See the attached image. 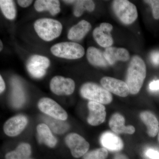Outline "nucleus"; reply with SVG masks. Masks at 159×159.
Masks as SVG:
<instances>
[{
	"label": "nucleus",
	"mask_w": 159,
	"mask_h": 159,
	"mask_svg": "<svg viewBox=\"0 0 159 159\" xmlns=\"http://www.w3.org/2000/svg\"><path fill=\"white\" fill-rule=\"evenodd\" d=\"M146 75V67L143 59L138 55L131 60L126 77V83L131 94H138L142 88Z\"/></svg>",
	"instance_id": "obj_1"
},
{
	"label": "nucleus",
	"mask_w": 159,
	"mask_h": 159,
	"mask_svg": "<svg viewBox=\"0 0 159 159\" xmlns=\"http://www.w3.org/2000/svg\"><path fill=\"white\" fill-rule=\"evenodd\" d=\"M34 29L41 39L46 41H51L60 35L62 26L57 20L42 18L34 22Z\"/></svg>",
	"instance_id": "obj_2"
},
{
	"label": "nucleus",
	"mask_w": 159,
	"mask_h": 159,
	"mask_svg": "<svg viewBox=\"0 0 159 159\" xmlns=\"http://www.w3.org/2000/svg\"><path fill=\"white\" fill-rule=\"evenodd\" d=\"M80 93L85 99L102 104H109L112 101L110 92L94 83L84 84L80 88Z\"/></svg>",
	"instance_id": "obj_3"
},
{
	"label": "nucleus",
	"mask_w": 159,
	"mask_h": 159,
	"mask_svg": "<svg viewBox=\"0 0 159 159\" xmlns=\"http://www.w3.org/2000/svg\"><path fill=\"white\" fill-rule=\"evenodd\" d=\"M51 51L55 56L68 59H78L85 54L84 49L81 45L71 42L56 44L51 47Z\"/></svg>",
	"instance_id": "obj_4"
},
{
	"label": "nucleus",
	"mask_w": 159,
	"mask_h": 159,
	"mask_svg": "<svg viewBox=\"0 0 159 159\" xmlns=\"http://www.w3.org/2000/svg\"><path fill=\"white\" fill-rule=\"evenodd\" d=\"M113 10L118 19L123 24L133 23L138 16L136 7L127 0H116L113 2Z\"/></svg>",
	"instance_id": "obj_5"
},
{
	"label": "nucleus",
	"mask_w": 159,
	"mask_h": 159,
	"mask_svg": "<svg viewBox=\"0 0 159 159\" xmlns=\"http://www.w3.org/2000/svg\"><path fill=\"white\" fill-rule=\"evenodd\" d=\"M40 110L49 116L65 121L68 114L59 104L53 99L49 98H42L38 103Z\"/></svg>",
	"instance_id": "obj_6"
},
{
	"label": "nucleus",
	"mask_w": 159,
	"mask_h": 159,
	"mask_svg": "<svg viewBox=\"0 0 159 159\" xmlns=\"http://www.w3.org/2000/svg\"><path fill=\"white\" fill-rule=\"evenodd\" d=\"M65 142L70 149L72 155L75 158H79L84 156L89 148V142L78 134H69L66 137Z\"/></svg>",
	"instance_id": "obj_7"
},
{
	"label": "nucleus",
	"mask_w": 159,
	"mask_h": 159,
	"mask_svg": "<svg viewBox=\"0 0 159 159\" xmlns=\"http://www.w3.org/2000/svg\"><path fill=\"white\" fill-rule=\"evenodd\" d=\"M50 65L48 57L39 55H34L30 57L27 64V68L31 76L40 78L45 75L46 70Z\"/></svg>",
	"instance_id": "obj_8"
},
{
	"label": "nucleus",
	"mask_w": 159,
	"mask_h": 159,
	"mask_svg": "<svg viewBox=\"0 0 159 159\" xmlns=\"http://www.w3.org/2000/svg\"><path fill=\"white\" fill-rule=\"evenodd\" d=\"M75 88V82L73 79L61 76H55L50 82L51 91L58 96L71 95L74 93Z\"/></svg>",
	"instance_id": "obj_9"
},
{
	"label": "nucleus",
	"mask_w": 159,
	"mask_h": 159,
	"mask_svg": "<svg viewBox=\"0 0 159 159\" xmlns=\"http://www.w3.org/2000/svg\"><path fill=\"white\" fill-rule=\"evenodd\" d=\"M100 82L104 89L119 97H126L129 93L128 86L122 80L113 77H102Z\"/></svg>",
	"instance_id": "obj_10"
},
{
	"label": "nucleus",
	"mask_w": 159,
	"mask_h": 159,
	"mask_svg": "<svg viewBox=\"0 0 159 159\" xmlns=\"http://www.w3.org/2000/svg\"><path fill=\"white\" fill-rule=\"evenodd\" d=\"M113 26L107 23H102L93 31V36L99 46L104 48L111 47L113 43V39L111 34Z\"/></svg>",
	"instance_id": "obj_11"
},
{
	"label": "nucleus",
	"mask_w": 159,
	"mask_h": 159,
	"mask_svg": "<svg viewBox=\"0 0 159 159\" xmlns=\"http://www.w3.org/2000/svg\"><path fill=\"white\" fill-rule=\"evenodd\" d=\"M28 122L27 117L23 115H18L12 117L5 123L4 132L9 136H16L25 129Z\"/></svg>",
	"instance_id": "obj_12"
},
{
	"label": "nucleus",
	"mask_w": 159,
	"mask_h": 159,
	"mask_svg": "<svg viewBox=\"0 0 159 159\" xmlns=\"http://www.w3.org/2000/svg\"><path fill=\"white\" fill-rule=\"evenodd\" d=\"M88 106L89 114L87 121L90 125L96 126L102 124L106 116L105 107L101 103L90 101Z\"/></svg>",
	"instance_id": "obj_13"
},
{
	"label": "nucleus",
	"mask_w": 159,
	"mask_h": 159,
	"mask_svg": "<svg viewBox=\"0 0 159 159\" xmlns=\"http://www.w3.org/2000/svg\"><path fill=\"white\" fill-rule=\"evenodd\" d=\"M125 119L119 113H115L112 116L109 122V125L111 130L117 134H132L135 131V128L133 125H125Z\"/></svg>",
	"instance_id": "obj_14"
},
{
	"label": "nucleus",
	"mask_w": 159,
	"mask_h": 159,
	"mask_svg": "<svg viewBox=\"0 0 159 159\" xmlns=\"http://www.w3.org/2000/svg\"><path fill=\"white\" fill-rule=\"evenodd\" d=\"M100 140L102 146L111 151H119L123 149L124 146L121 138L111 132L103 133L101 135Z\"/></svg>",
	"instance_id": "obj_15"
},
{
	"label": "nucleus",
	"mask_w": 159,
	"mask_h": 159,
	"mask_svg": "<svg viewBox=\"0 0 159 159\" xmlns=\"http://www.w3.org/2000/svg\"><path fill=\"white\" fill-rule=\"evenodd\" d=\"M104 57L109 64L113 65L118 61H126L130 57L128 51L123 48L109 47L103 52Z\"/></svg>",
	"instance_id": "obj_16"
},
{
	"label": "nucleus",
	"mask_w": 159,
	"mask_h": 159,
	"mask_svg": "<svg viewBox=\"0 0 159 159\" xmlns=\"http://www.w3.org/2000/svg\"><path fill=\"white\" fill-rule=\"evenodd\" d=\"M91 28L90 23L85 20H82L70 29L68 38L71 40H80L88 33Z\"/></svg>",
	"instance_id": "obj_17"
},
{
	"label": "nucleus",
	"mask_w": 159,
	"mask_h": 159,
	"mask_svg": "<svg viewBox=\"0 0 159 159\" xmlns=\"http://www.w3.org/2000/svg\"><path fill=\"white\" fill-rule=\"evenodd\" d=\"M140 117L147 127L148 135L151 137L156 136L159 131V122L156 117L151 112L148 111L141 112Z\"/></svg>",
	"instance_id": "obj_18"
},
{
	"label": "nucleus",
	"mask_w": 159,
	"mask_h": 159,
	"mask_svg": "<svg viewBox=\"0 0 159 159\" xmlns=\"http://www.w3.org/2000/svg\"><path fill=\"white\" fill-rule=\"evenodd\" d=\"M38 139L40 143H43L47 146L53 148L56 145L57 140L51 133L48 125L44 123L37 125Z\"/></svg>",
	"instance_id": "obj_19"
},
{
	"label": "nucleus",
	"mask_w": 159,
	"mask_h": 159,
	"mask_svg": "<svg viewBox=\"0 0 159 159\" xmlns=\"http://www.w3.org/2000/svg\"><path fill=\"white\" fill-rule=\"evenodd\" d=\"M34 7L38 11H48L52 15H56L60 11V3L57 0H37Z\"/></svg>",
	"instance_id": "obj_20"
},
{
	"label": "nucleus",
	"mask_w": 159,
	"mask_h": 159,
	"mask_svg": "<svg viewBox=\"0 0 159 159\" xmlns=\"http://www.w3.org/2000/svg\"><path fill=\"white\" fill-rule=\"evenodd\" d=\"M87 57L92 65L100 67H105L108 65L103 53L95 47H89L88 49Z\"/></svg>",
	"instance_id": "obj_21"
},
{
	"label": "nucleus",
	"mask_w": 159,
	"mask_h": 159,
	"mask_svg": "<svg viewBox=\"0 0 159 159\" xmlns=\"http://www.w3.org/2000/svg\"><path fill=\"white\" fill-rule=\"evenodd\" d=\"M43 119L45 123V124L48 125L50 129L53 131L54 133H65L67 131L70 127L68 123L63 120L54 119L49 116H43Z\"/></svg>",
	"instance_id": "obj_22"
},
{
	"label": "nucleus",
	"mask_w": 159,
	"mask_h": 159,
	"mask_svg": "<svg viewBox=\"0 0 159 159\" xmlns=\"http://www.w3.org/2000/svg\"><path fill=\"white\" fill-rule=\"evenodd\" d=\"M31 154V147L28 143H22L16 150L6 155V159H28Z\"/></svg>",
	"instance_id": "obj_23"
},
{
	"label": "nucleus",
	"mask_w": 159,
	"mask_h": 159,
	"mask_svg": "<svg viewBox=\"0 0 159 159\" xmlns=\"http://www.w3.org/2000/svg\"><path fill=\"white\" fill-rule=\"evenodd\" d=\"M13 93L12 95V105L14 107L19 108L24 104L25 102V97L22 88L20 84L15 80L13 84Z\"/></svg>",
	"instance_id": "obj_24"
},
{
	"label": "nucleus",
	"mask_w": 159,
	"mask_h": 159,
	"mask_svg": "<svg viewBox=\"0 0 159 159\" xmlns=\"http://www.w3.org/2000/svg\"><path fill=\"white\" fill-rule=\"evenodd\" d=\"M95 3L90 0H80L76 1L74 6V13L77 17H80L82 15L84 11L87 10L93 11L95 9Z\"/></svg>",
	"instance_id": "obj_25"
},
{
	"label": "nucleus",
	"mask_w": 159,
	"mask_h": 159,
	"mask_svg": "<svg viewBox=\"0 0 159 159\" xmlns=\"http://www.w3.org/2000/svg\"><path fill=\"white\" fill-rule=\"evenodd\" d=\"M0 7L6 18L13 20L16 16V9L14 2L11 0H1Z\"/></svg>",
	"instance_id": "obj_26"
},
{
	"label": "nucleus",
	"mask_w": 159,
	"mask_h": 159,
	"mask_svg": "<svg viewBox=\"0 0 159 159\" xmlns=\"http://www.w3.org/2000/svg\"><path fill=\"white\" fill-rule=\"evenodd\" d=\"M108 153L105 148H99L91 151L84 156V159H106Z\"/></svg>",
	"instance_id": "obj_27"
},
{
	"label": "nucleus",
	"mask_w": 159,
	"mask_h": 159,
	"mask_svg": "<svg viewBox=\"0 0 159 159\" xmlns=\"http://www.w3.org/2000/svg\"><path fill=\"white\" fill-rule=\"evenodd\" d=\"M151 6L154 18L159 19V1L158 0H147L144 1Z\"/></svg>",
	"instance_id": "obj_28"
},
{
	"label": "nucleus",
	"mask_w": 159,
	"mask_h": 159,
	"mask_svg": "<svg viewBox=\"0 0 159 159\" xmlns=\"http://www.w3.org/2000/svg\"><path fill=\"white\" fill-rule=\"evenodd\" d=\"M145 155L150 159H159V152L152 148L146 150Z\"/></svg>",
	"instance_id": "obj_29"
},
{
	"label": "nucleus",
	"mask_w": 159,
	"mask_h": 159,
	"mask_svg": "<svg viewBox=\"0 0 159 159\" xmlns=\"http://www.w3.org/2000/svg\"><path fill=\"white\" fill-rule=\"evenodd\" d=\"M150 60L152 64L154 66L159 65V51H154L150 54Z\"/></svg>",
	"instance_id": "obj_30"
},
{
	"label": "nucleus",
	"mask_w": 159,
	"mask_h": 159,
	"mask_svg": "<svg viewBox=\"0 0 159 159\" xmlns=\"http://www.w3.org/2000/svg\"><path fill=\"white\" fill-rule=\"evenodd\" d=\"M17 2L20 6L23 7V8H26V7H29V6L31 5V3L33 2V1H30V0H18Z\"/></svg>",
	"instance_id": "obj_31"
},
{
	"label": "nucleus",
	"mask_w": 159,
	"mask_h": 159,
	"mask_svg": "<svg viewBox=\"0 0 159 159\" xmlns=\"http://www.w3.org/2000/svg\"><path fill=\"white\" fill-rule=\"evenodd\" d=\"M149 89L152 91L159 90V80H153L149 84Z\"/></svg>",
	"instance_id": "obj_32"
},
{
	"label": "nucleus",
	"mask_w": 159,
	"mask_h": 159,
	"mask_svg": "<svg viewBox=\"0 0 159 159\" xmlns=\"http://www.w3.org/2000/svg\"><path fill=\"white\" fill-rule=\"evenodd\" d=\"M6 89L5 81L3 80L2 76H0V93H2Z\"/></svg>",
	"instance_id": "obj_33"
},
{
	"label": "nucleus",
	"mask_w": 159,
	"mask_h": 159,
	"mask_svg": "<svg viewBox=\"0 0 159 159\" xmlns=\"http://www.w3.org/2000/svg\"><path fill=\"white\" fill-rule=\"evenodd\" d=\"M114 159H129L126 156L122 154H118L115 156Z\"/></svg>",
	"instance_id": "obj_34"
},
{
	"label": "nucleus",
	"mask_w": 159,
	"mask_h": 159,
	"mask_svg": "<svg viewBox=\"0 0 159 159\" xmlns=\"http://www.w3.org/2000/svg\"><path fill=\"white\" fill-rule=\"evenodd\" d=\"M0 45H1V47H0V50H1V51H2L3 49V44L2 43V41L1 40V41H0Z\"/></svg>",
	"instance_id": "obj_35"
},
{
	"label": "nucleus",
	"mask_w": 159,
	"mask_h": 159,
	"mask_svg": "<svg viewBox=\"0 0 159 159\" xmlns=\"http://www.w3.org/2000/svg\"><path fill=\"white\" fill-rule=\"evenodd\" d=\"M64 2H65L66 3H71L74 2H76V1H64Z\"/></svg>",
	"instance_id": "obj_36"
},
{
	"label": "nucleus",
	"mask_w": 159,
	"mask_h": 159,
	"mask_svg": "<svg viewBox=\"0 0 159 159\" xmlns=\"http://www.w3.org/2000/svg\"><path fill=\"white\" fill-rule=\"evenodd\" d=\"M158 141L159 142V133H158Z\"/></svg>",
	"instance_id": "obj_37"
},
{
	"label": "nucleus",
	"mask_w": 159,
	"mask_h": 159,
	"mask_svg": "<svg viewBox=\"0 0 159 159\" xmlns=\"http://www.w3.org/2000/svg\"></svg>",
	"instance_id": "obj_38"
}]
</instances>
